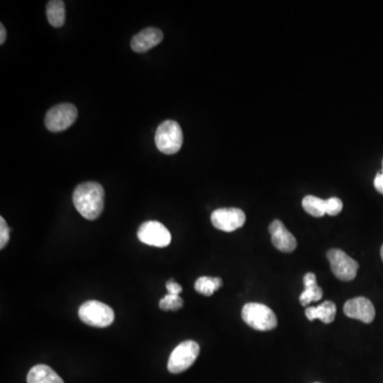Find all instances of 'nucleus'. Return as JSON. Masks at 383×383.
<instances>
[{"mask_svg": "<svg viewBox=\"0 0 383 383\" xmlns=\"http://www.w3.org/2000/svg\"><path fill=\"white\" fill-rule=\"evenodd\" d=\"M72 201L84 219L94 221L104 211V189L100 183L84 182L75 189Z\"/></svg>", "mask_w": 383, "mask_h": 383, "instance_id": "1", "label": "nucleus"}, {"mask_svg": "<svg viewBox=\"0 0 383 383\" xmlns=\"http://www.w3.org/2000/svg\"><path fill=\"white\" fill-rule=\"evenodd\" d=\"M244 322L259 331H268L277 327L278 320L273 310L267 306L258 302H248L242 310Z\"/></svg>", "mask_w": 383, "mask_h": 383, "instance_id": "2", "label": "nucleus"}, {"mask_svg": "<svg viewBox=\"0 0 383 383\" xmlns=\"http://www.w3.org/2000/svg\"><path fill=\"white\" fill-rule=\"evenodd\" d=\"M156 146L165 155H175L183 144V132L180 125L175 120H165L156 131Z\"/></svg>", "mask_w": 383, "mask_h": 383, "instance_id": "3", "label": "nucleus"}, {"mask_svg": "<svg viewBox=\"0 0 383 383\" xmlns=\"http://www.w3.org/2000/svg\"><path fill=\"white\" fill-rule=\"evenodd\" d=\"M79 318L84 324L92 327H109L114 322V311L108 304L97 300L84 302L79 308Z\"/></svg>", "mask_w": 383, "mask_h": 383, "instance_id": "4", "label": "nucleus"}, {"mask_svg": "<svg viewBox=\"0 0 383 383\" xmlns=\"http://www.w3.org/2000/svg\"><path fill=\"white\" fill-rule=\"evenodd\" d=\"M201 347L195 341H185L173 350L167 363L171 374H180L193 366L198 357Z\"/></svg>", "mask_w": 383, "mask_h": 383, "instance_id": "5", "label": "nucleus"}, {"mask_svg": "<svg viewBox=\"0 0 383 383\" xmlns=\"http://www.w3.org/2000/svg\"><path fill=\"white\" fill-rule=\"evenodd\" d=\"M78 116V110L72 104L52 107L45 116V126L52 132H61L70 128Z\"/></svg>", "mask_w": 383, "mask_h": 383, "instance_id": "6", "label": "nucleus"}, {"mask_svg": "<svg viewBox=\"0 0 383 383\" xmlns=\"http://www.w3.org/2000/svg\"><path fill=\"white\" fill-rule=\"evenodd\" d=\"M327 258L331 266L332 273L343 281H352L358 273L359 264L341 249H330Z\"/></svg>", "mask_w": 383, "mask_h": 383, "instance_id": "7", "label": "nucleus"}, {"mask_svg": "<svg viewBox=\"0 0 383 383\" xmlns=\"http://www.w3.org/2000/svg\"><path fill=\"white\" fill-rule=\"evenodd\" d=\"M138 237L142 243L155 247H166L171 242L169 230L160 221H156L142 224L138 230Z\"/></svg>", "mask_w": 383, "mask_h": 383, "instance_id": "8", "label": "nucleus"}, {"mask_svg": "<svg viewBox=\"0 0 383 383\" xmlns=\"http://www.w3.org/2000/svg\"><path fill=\"white\" fill-rule=\"evenodd\" d=\"M211 221L217 229L225 233H233L243 227L246 221V215L237 208H221L215 210L212 213Z\"/></svg>", "mask_w": 383, "mask_h": 383, "instance_id": "9", "label": "nucleus"}, {"mask_svg": "<svg viewBox=\"0 0 383 383\" xmlns=\"http://www.w3.org/2000/svg\"><path fill=\"white\" fill-rule=\"evenodd\" d=\"M343 310L345 315L361 320L366 324H370L376 316L374 304L366 297H356L348 300L344 304Z\"/></svg>", "mask_w": 383, "mask_h": 383, "instance_id": "10", "label": "nucleus"}, {"mask_svg": "<svg viewBox=\"0 0 383 383\" xmlns=\"http://www.w3.org/2000/svg\"><path fill=\"white\" fill-rule=\"evenodd\" d=\"M268 230L272 235V242L278 251L282 253H292L295 251L297 247V241L289 230L286 229L281 221L275 219L269 225Z\"/></svg>", "mask_w": 383, "mask_h": 383, "instance_id": "11", "label": "nucleus"}, {"mask_svg": "<svg viewBox=\"0 0 383 383\" xmlns=\"http://www.w3.org/2000/svg\"><path fill=\"white\" fill-rule=\"evenodd\" d=\"M163 36V32L158 28H146L133 36L131 40V48L140 54L148 52L162 42Z\"/></svg>", "mask_w": 383, "mask_h": 383, "instance_id": "12", "label": "nucleus"}, {"mask_svg": "<svg viewBox=\"0 0 383 383\" xmlns=\"http://www.w3.org/2000/svg\"><path fill=\"white\" fill-rule=\"evenodd\" d=\"M27 383H64V381L49 366L38 364L28 373Z\"/></svg>", "mask_w": 383, "mask_h": 383, "instance_id": "13", "label": "nucleus"}, {"mask_svg": "<svg viewBox=\"0 0 383 383\" xmlns=\"http://www.w3.org/2000/svg\"><path fill=\"white\" fill-rule=\"evenodd\" d=\"M336 315V304L325 302L318 306H309L306 309V316L309 320H320L325 324H331Z\"/></svg>", "mask_w": 383, "mask_h": 383, "instance_id": "14", "label": "nucleus"}, {"mask_svg": "<svg viewBox=\"0 0 383 383\" xmlns=\"http://www.w3.org/2000/svg\"><path fill=\"white\" fill-rule=\"evenodd\" d=\"M304 284L306 289L299 297L302 306H306L311 302H320L322 299V290L318 286L316 276L313 273H308L304 275Z\"/></svg>", "mask_w": 383, "mask_h": 383, "instance_id": "15", "label": "nucleus"}, {"mask_svg": "<svg viewBox=\"0 0 383 383\" xmlns=\"http://www.w3.org/2000/svg\"><path fill=\"white\" fill-rule=\"evenodd\" d=\"M46 15L52 27H62L65 23V3L61 0H52L46 7Z\"/></svg>", "mask_w": 383, "mask_h": 383, "instance_id": "16", "label": "nucleus"}, {"mask_svg": "<svg viewBox=\"0 0 383 383\" xmlns=\"http://www.w3.org/2000/svg\"><path fill=\"white\" fill-rule=\"evenodd\" d=\"M302 207L306 213L314 217H322L326 214V201L320 197L308 195L302 199Z\"/></svg>", "mask_w": 383, "mask_h": 383, "instance_id": "17", "label": "nucleus"}, {"mask_svg": "<svg viewBox=\"0 0 383 383\" xmlns=\"http://www.w3.org/2000/svg\"><path fill=\"white\" fill-rule=\"evenodd\" d=\"M221 278L201 277L195 282V290L201 295L211 296L221 288Z\"/></svg>", "mask_w": 383, "mask_h": 383, "instance_id": "18", "label": "nucleus"}, {"mask_svg": "<svg viewBox=\"0 0 383 383\" xmlns=\"http://www.w3.org/2000/svg\"><path fill=\"white\" fill-rule=\"evenodd\" d=\"M182 298L179 295H171V294H167L159 302V306L163 311H176L182 308Z\"/></svg>", "mask_w": 383, "mask_h": 383, "instance_id": "19", "label": "nucleus"}, {"mask_svg": "<svg viewBox=\"0 0 383 383\" xmlns=\"http://www.w3.org/2000/svg\"><path fill=\"white\" fill-rule=\"evenodd\" d=\"M343 210V203L338 197H331L326 201V214L336 217L340 214Z\"/></svg>", "mask_w": 383, "mask_h": 383, "instance_id": "20", "label": "nucleus"}, {"mask_svg": "<svg viewBox=\"0 0 383 383\" xmlns=\"http://www.w3.org/2000/svg\"><path fill=\"white\" fill-rule=\"evenodd\" d=\"M10 240V229L8 227L7 221H5L3 217H0V248H3L7 246L8 242Z\"/></svg>", "mask_w": 383, "mask_h": 383, "instance_id": "21", "label": "nucleus"}, {"mask_svg": "<svg viewBox=\"0 0 383 383\" xmlns=\"http://www.w3.org/2000/svg\"><path fill=\"white\" fill-rule=\"evenodd\" d=\"M166 289L169 291V294H171V295H179L182 292V288H181L180 284L177 283L173 279L167 282Z\"/></svg>", "mask_w": 383, "mask_h": 383, "instance_id": "22", "label": "nucleus"}, {"mask_svg": "<svg viewBox=\"0 0 383 383\" xmlns=\"http://www.w3.org/2000/svg\"><path fill=\"white\" fill-rule=\"evenodd\" d=\"M375 187H376L377 191L381 194H383V174L382 173H378L377 174L376 178L374 181Z\"/></svg>", "mask_w": 383, "mask_h": 383, "instance_id": "23", "label": "nucleus"}, {"mask_svg": "<svg viewBox=\"0 0 383 383\" xmlns=\"http://www.w3.org/2000/svg\"><path fill=\"white\" fill-rule=\"evenodd\" d=\"M6 38H7V30L3 24H0V44H5Z\"/></svg>", "mask_w": 383, "mask_h": 383, "instance_id": "24", "label": "nucleus"}, {"mask_svg": "<svg viewBox=\"0 0 383 383\" xmlns=\"http://www.w3.org/2000/svg\"><path fill=\"white\" fill-rule=\"evenodd\" d=\"M380 253H381V258H382V261H383V245H382V247H381Z\"/></svg>", "mask_w": 383, "mask_h": 383, "instance_id": "25", "label": "nucleus"}, {"mask_svg": "<svg viewBox=\"0 0 383 383\" xmlns=\"http://www.w3.org/2000/svg\"><path fill=\"white\" fill-rule=\"evenodd\" d=\"M382 169H383V161H382Z\"/></svg>", "mask_w": 383, "mask_h": 383, "instance_id": "26", "label": "nucleus"}, {"mask_svg": "<svg viewBox=\"0 0 383 383\" xmlns=\"http://www.w3.org/2000/svg\"><path fill=\"white\" fill-rule=\"evenodd\" d=\"M382 174H383V169H382Z\"/></svg>", "mask_w": 383, "mask_h": 383, "instance_id": "27", "label": "nucleus"}, {"mask_svg": "<svg viewBox=\"0 0 383 383\" xmlns=\"http://www.w3.org/2000/svg\"><path fill=\"white\" fill-rule=\"evenodd\" d=\"M316 383H318V382H316Z\"/></svg>", "mask_w": 383, "mask_h": 383, "instance_id": "28", "label": "nucleus"}]
</instances>
